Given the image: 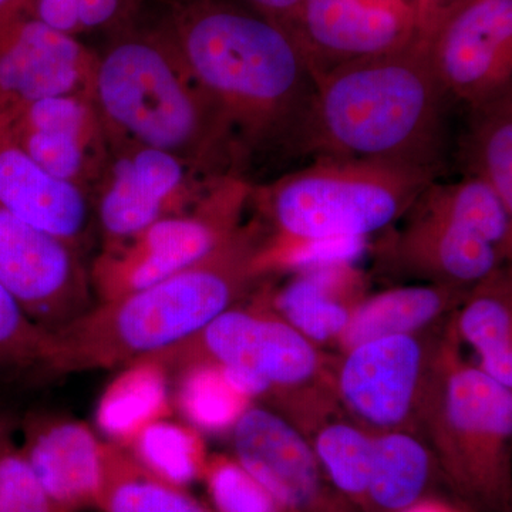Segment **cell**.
Listing matches in <instances>:
<instances>
[{"instance_id": "obj_5", "label": "cell", "mask_w": 512, "mask_h": 512, "mask_svg": "<svg viewBox=\"0 0 512 512\" xmlns=\"http://www.w3.org/2000/svg\"><path fill=\"white\" fill-rule=\"evenodd\" d=\"M451 332L437 345L417 426L461 497L481 510L510 512L512 394L458 355Z\"/></svg>"}, {"instance_id": "obj_22", "label": "cell", "mask_w": 512, "mask_h": 512, "mask_svg": "<svg viewBox=\"0 0 512 512\" xmlns=\"http://www.w3.org/2000/svg\"><path fill=\"white\" fill-rule=\"evenodd\" d=\"M470 289L447 285L404 286L363 298L338 345L343 353L369 340L419 333L463 303Z\"/></svg>"}, {"instance_id": "obj_14", "label": "cell", "mask_w": 512, "mask_h": 512, "mask_svg": "<svg viewBox=\"0 0 512 512\" xmlns=\"http://www.w3.org/2000/svg\"><path fill=\"white\" fill-rule=\"evenodd\" d=\"M419 35L412 0H303L292 32L315 79L396 52Z\"/></svg>"}, {"instance_id": "obj_6", "label": "cell", "mask_w": 512, "mask_h": 512, "mask_svg": "<svg viewBox=\"0 0 512 512\" xmlns=\"http://www.w3.org/2000/svg\"><path fill=\"white\" fill-rule=\"evenodd\" d=\"M440 175L387 161L316 157L275 183L252 187L249 201L292 241L365 239L404 217Z\"/></svg>"}, {"instance_id": "obj_32", "label": "cell", "mask_w": 512, "mask_h": 512, "mask_svg": "<svg viewBox=\"0 0 512 512\" xmlns=\"http://www.w3.org/2000/svg\"><path fill=\"white\" fill-rule=\"evenodd\" d=\"M50 332L29 318L0 284V370L42 366Z\"/></svg>"}, {"instance_id": "obj_24", "label": "cell", "mask_w": 512, "mask_h": 512, "mask_svg": "<svg viewBox=\"0 0 512 512\" xmlns=\"http://www.w3.org/2000/svg\"><path fill=\"white\" fill-rule=\"evenodd\" d=\"M511 275L498 268L467 293L458 316L457 338L480 357V369L495 382L512 387Z\"/></svg>"}, {"instance_id": "obj_34", "label": "cell", "mask_w": 512, "mask_h": 512, "mask_svg": "<svg viewBox=\"0 0 512 512\" xmlns=\"http://www.w3.org/2000/svg\"><path fill=\"white\" fill-rule=\"evenodd\" d=\"M144 0H76L80 33L127 25Z\"/></svg>"}, {"instance_id": "obj_27", "label": "cell", "mask_w": 512, "mask_h": 512, "mask_svg": "<svg viewBox=\"0 0 512 512\" xmlns=\"http://www.w3.org/2000/svg\"><path fill=\"white\" fill-rule=\"evenodd\" d=\"M97 510L101 512H214L187 488L150 476L126 448L109 443L106 476Z\"/></svg>"}, {"instance_id": "obj_30", "label": "cell", "mask_w": 512, "mask_h": 512, "mask_svg": "<svg viewBox=\"0 0 512 512\" xmlns=\"http://www.w3.org/2000/svg\"><path fill=\"white\" fill-rule=\"evenodd\" d=\"M315 430L311 446L326 477L362 511L372 466L373 434L359 424L342 420H325Z\"/></svg>"}, {"instance_id": "obj_11", "label": "cell", "mask_w": 512, "mask_h": 512, "mask_svg": "<svg viewBox=\"0 0 512 512\" xmlns=\"http://www.w3.org/2000/svg\"><path fill=\"white\" fill-rule=\"evenodd\" d=\"M421 37L454 101L471 107L512 92V0H460Z\"/></svg>"}, {"instance_id": "obj_33", "label": "cell", "mask_w": 512, "mask_h": 512, "mask_svg": "<svg viewBox=\"0 0 512 512\" xmlns=\"http://www.w3.org/2000/svg\"><path fill=\"white\" fill-rule=\"evenodd\" d=\"M0 512H62L10 434L0 444Z\"/></svg>"}, {"instance_id": "obj_16", "label": "cell", "mask_w": 512, "mask_h": 512, "mask_svg": "<svg viewBox=\"0 0 512 512\" xmlns=\"http://www.w3.org/2000/svg\"><path fill=\"white\" fill-rule=\"evenodd\" d=\"M37 164L80 190H96L111 157L93 93L46 97L0 120Z\"/></svg>"}, {"instance_id": "obj_9", "label": "cell", "mask_w": 512, "mask_h": 512, "mask_svg": "<svg viewBox=\"0 0 512 512\" xmlns=\"http://www.w3.org/2000/svg\"><path fill=\"white\" fill-rule=\"evenodd\" d=\"M225 178L201 173L156 148H111L106 173L94 190L103 248L123 244L163 218L194 211Z\"/></svg>"}, {"instance_id": "obj_8", "label": "cell", "mask_w": 512, "mask_h": 512, "mask_svg": "<svg viewBox=\"0 0 512 512\" xmlns=\"http://www.w3.org/2000/svg\"><path fill=\"white\" fill-rule=\"evenodd\" d=\"M251 190L244 178H225L194 211L163 218L123 244L103 248L90 271L97 303L157 284L210 255L241 227Z\"/></svg>"}, {"instance_id": "obj_25", "label": "cell", "mask_w": 512, "mask_h": 512, "mask_svg": "<svg viewBox=\"0 0 512 512\" xmlns=\"http://www.w3.org/2000/svg\"><path fill=\"white\" fill-rule=\"evenodd\" d=\"M458 160L464 177L483 180L512 211V92L468 107Z\"/></svg>"}, {"instance_id": "obj_35", "label": "cell", "mask_w": 512, "mask_h": 512, "mask_svg": "<svg viewBox=\"0 0 512 512\" xmlns=\"http://www.w3.org/2000/svg\"><path fill=\"white\" fill-rule=\"evenodd\" d=\"M30 16L67 35H79L76 0H20Z\"/></svg>"}, {"instance_id": "obj_17", "label": "cell", "mask_w": 512, "mask_h": 512, "mask_svg": "<svg viewBox=\"0 0 512 512\" xmlns=\"http://www.w3.org/2000/svg\"><path fill=\"white\" fill-rule=\"evenodd\" d=\"M406 227L383 247L384 261L400 275L471 289L500 268L505 256L463 225L413 204Z\"/></svg>"}, {"instance_id": "obj_10", "label": "cell", "mask_w": 512, "mask_h": 512, "mask_svg": "<svg viewBox=\"0 0 512 512\" xmlns=\"http://www.w3.org/2000/svg\"><path fill=\"white\" fill-rule=\"evenodd\" d=\"M436 349L421 332L357 345L332 372L336 399L367 431L416 433Z\"/></svg>"}, {"instance_id": "obj_40", "label": "cell", "mask_w": 512, "mask_h": 512, "mask_svg": "<svg viewBox=\"0 0 512 512\" xmlns=\"http://www.w3.org/2000/svg\"><path fill=\"white\" fill-rule=\"evenodd\" d=\"M10 429L9 424L6 423L5 420L0 419V444H2V441L5 440L6 436H9Z\"/></svg>"}, {"instance_id": "obj_31", "label": "cell", "mask_w": 512, "mask_h": 512, "mask_svg": "<svg viewBox=\"0 0 512 512\" xmlns=\"http://www.w3.org/2000/svg\"><path fill=\"white\" fill-rule=\"evenodd\" d=\"M202 481L214 512H281L264 485L234 456H210Z\"/></svg>"}, {"instance_id": "obj_12", "label": "cell", "mask_w": 512, "mask_h": 512, "mask_svg": "<svg viewBox=\"0 0 512 512\" xmlns=\"http://www.w3.org/2000/svg\"><path fill=\"white\" fill-rule=\"evenodd\" d=\"M80 252L0 205V284L47 332L93 306L92 281Z\"/></svg>"}, {"instance_id": "obj_29", "label": "cell", "mask_w": 512, "mask_h": 512, "mask_svg": "<svg viewBox=\"0 0 512 512\" xmlns=\"http://www.w3.org/2000/svg\"><path fill=\"white\" fill-rule=\"evenodd\" d=\"M126 450L150 476L184 488L202 481L210 458L200 431L170 417L148 424Z\"/></svg>"}, {"instance_id": "obj_18", "label": "cell", "mask_w": 512, "mask_h": 512, "mask_svg": "<svg viewBox=\"0 0 512 512\" xmlns=\"http://www.w3.org/2000/svg\"><path fill=\"white\" fill-rule=\"evenodd\" d=\"M22 448L33 473L62 512L97 508L109 441L89 424L64 417L29 421Z\"/></svg>"}, {"instance_id": "obj_39", "label": "cell", "mask_w": 512, "mask_h": 512, "mask_svg": "<svg viewBox=\"0 0 512 512\" xmlns=\"http://www.w3.org/2000/svg\"><path fill=\"white\" fill-rule=\"evenodd\" d=\"M20 0H0V16L12 12L13 9L19 8Z\"/></svg>"}, {"instance_id": "obj_28", "label": "cell", "mask_w": 512, "mask_h": 512, "mask_svg": "<svg viewBox=\"0 0 512 512\" xmlns=\"http://www.w3.org/2000/svg\"><path fill=\"white\" fill-rule=\"evenodd\" d=\"M177 370L173 406L184 423L200 433H231L252 400L238 392L215 363L192 362Z\"/></svg>"}, {"instance_id": "obj_1", "label": "cell", "mask_w": 512, "mask_h": 512, "mask_svg": "<svg viewBox=\"0 0 512 512\" xmlns=\"http://www.w3.org/2000/svg\"><path fill=\"white\" fill-rule=\"evenodd\" d=\"M163 28L220 107L238 171L303 156L316 79L288 30L232 0H180Z\"/></svg>"}, {"instance_id": "obj_21", "label": "cell", "mask_w": 512, "mask_h": 512, "mask_svg": "<svg viewBox=\"0 0 512 512\" xmlns=\"http://www.w3.org/2000/svg\"><path fill=\"white\" fill-rule=\"evenodd\" d=\"M170 370L144 357L120 367L96 404L94 423L106 441L126 448L148 424L173 413Z\"/></svg>"}, {"instance_id": "obj_2", "label": "cell", "mask_w": 512, "mask_h": 512, "mask_svg": "<svg viewBox=\"0 0 512 512\" xmlns=\"http://www.w3.org/2000/svg\"><path fill=\"white\" fill-rule=\"evenodd\" d=\"M259 222L239 227L197 264L157 284L93 305L50 333L42 367L57 375L120 369L200 333L241 301L264 275Z\"/></svg>"}, {"instance_id": "obj_4", "label": "cell", "mask_w": 512, "mask_h": 512, "mask_svg": "<svg viewBox=\"0 0 512 512\" xmlns=\"http://www.w3.org/2000/svg\"><path fill=\"white\" fill-rule=\"evenodd\" d=\"M93 97L111 148H156L211 177H239L220 107L164 28L123 33L97 55Z\"/></svg>"}, {"instance_id": "obj_15", "label": "cell", "mask_w": 512, "mask_h": 512, "mask_svg": "<svg viewBox=\"0 0 512 512\" xmlns=\"http://www.w3.org/2000/svg\"><path fill=\"white\" fill-rule=\"evenodd\" d=\"M97 55L22 8L0 16V120L46 97L93 93Z\"/></svg>"}, {"instance_id": "obj_37", "label": "cell", "mask_w": 512, "mask_h": 512, "mask_svg": "<svg viewBox=\"0 0 512 512\" xmlns=\"http://www.w3.org/2000/svg\"><path fill=\"white\" fill-rule=\"evenodd\" d=\"M419 18L420 35L434 25L437 19L460 0H412Z\"/></svg>"}, {"instance_id": "obj_7", "label": "cell", "mask_w": 512, "mask_h": 512, "mask_svg": "<svg viewBox=\"0 0 512 512\" xmlns=\"http://www.w3.org/2000/svg\"><path fill=\"white\" fill-rule=\"evenodd\" d=\"M151 357L170 372L211 362L251 373L268 386V399L289 409L285 419L299 431L318 426L336 397L325 357L266 305L264 295L248 306L237 303L197 335Z\"/></svg>"}, {"instance_id": "obj_13", "label": "cell", "mask_w": 512, "mask_h": 512, "mask_svg": "<svg viewBox=\"0 0 512 512\" xmlns=\"http://www.w3.org/2000/svg\"><path fill=\"white\" fill-rule=\"evenodd\" d=\"M232 433L235 458L281 512H359L333 487L303 433L282 414L249 407Z\"/></svg>"}, {"instance_id": "obj_3", "label": "cell", "mask_w": 512, "mask_h": 512, "mask_svg": "<svg viewBox=\"0 0 512 512\" xmlns=\"http://www.w3.org/2000/svg\"><path fill=\"white\" fill-rule=\"evenodd\" d=\"M453 101L419 35L396 52L343 64L316 79L303 156L366 158L441 175Z\"/></svg>"}, {"instance_id": "obj_19", "label": "cell", "mask_w": 512, "mask_h": 512, "mask_svg": "<svg viewBox=\"0 0 512 512\" xmlns=\"http://www.w3.org/2000/svg\"><path fill=\"white\" fill-rule=\"evenodd\" d=\"M0 205L35 227L82 249L89 195L36 163L0 123Z\"/></svg>"}, {"instance_id": "obj_36", "label": "cell", "mask_w": 512, "mask_h": 512, "mask_svg": "<svg viewBox=\"0 0 512 512\" xmlns=\"http://www.w3.org/2000/svg\"><path fill=\"white\" fill-rule=\"evenodd\" d=\"M232 2L282 26L292 35L303 0H232Z\"/></svg>"}, {"instance_id": "obj_20", "label": "cell", "mask_w": 512, "mask_h": 512, "mask_svg": "<svg viewBox=\"0 0 512 512\" xmlns=\"http://www.w3.org/2000/svg\"><path fill=\"white\" fill-rule=\"evenodd\" d=\"M266 305L313 345L339 342L363 299L362 276L349 262L302 269L278 292H264Z\"/></svg>"}, {"instance_id": "obj_23", "label": "cell", "mask_w": 512, "mask_h": 512, "mask_svg": "<svg viewBox=\"0 0 512 512\" xmlns=\"http://www.w3.org/2000/svg\"><path fill=\"white\" fill-rule=\"evenodd\" d=\"M436 457L414 431L373 434L372 466L360 512H402L426 498Z\"/></svg>"}, {"instance_id": "obj_38", "label": "cell", "mask_w": 512, "mask_h": 512, "mask_svg": "<svg viewBox=\"0 0 512 512\" xmlns=\"http://www.w3.org/2000/svg\"><path fill=\"white\" fill-rule=\"evenodd\" d=\"M402 512H460L443 501L433 500V498H423L419 503L412 505Z\"/></svg>"}, {"instance_id": "obj_26", "label": "cell", "mask_w": 512, "mask_h": 512, "mask_svg": "<svg viewBox=\"0 0 512 512\" xmlns=\"http://www.w3.org/2000/svg\"><path fill=\"white\" fill-rule=\"evenodd\" d=\"M414 205L476 232L505 258L510 255L512 211L480 178L464 177L457 183L433 181Z\"/></svg>"}]
</instances>
